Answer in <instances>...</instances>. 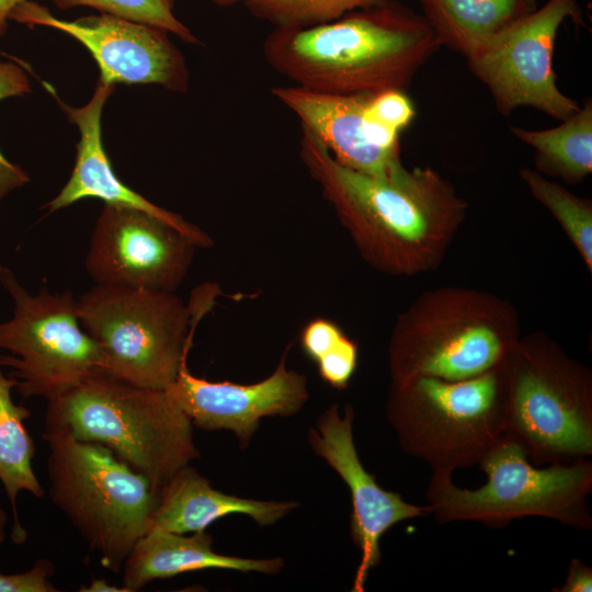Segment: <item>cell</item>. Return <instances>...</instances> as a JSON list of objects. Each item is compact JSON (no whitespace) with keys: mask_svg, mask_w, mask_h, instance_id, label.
I'll list each match as a JSON object with an SVG mask.
<instances>
[{"mask_svg":"<svg viewBox=\"0 0 592 592\" xmlns=\"http://www.w3.org/2000/svg\"><path fill=\"white\" fill-rule=\"evenodd\" d=\"M506 434L537 464L592 456L589 369L544 338L516 341L504 361Z\"/></svg>","mask_w":592,"mask_h":592,"instance_id":"obj_8","label":"cell"},{"mask_svg":"<svg viewBox=\"0 0 592 592\" xmlns=\"http://www.w3.org/2000/svg\"><path fill=\"white\" fill-rule=\"evenodd\" d=\"M297 506L295 501H263L223 493L187 465L161 488L151 526L180 534L200 532L232 513L247 514L259 525L267 526Z\"/></svg>","mask_w":592,"mask_h":592,"instance_id":"obj_19","label":"cell"},{"mask_svg":"<svg viewBox=\"0 0 592 592\" xmlns=\"http://www.w3.org/2000/svg\"><path fill=\"white\" fill-rule=\"evenodd\" d=\"M354 410L351 405L340 415L331 405L308 433L312 451L322 457L346 483L351 494V537L361 553L352 591L363 592L371 569L380 561V538L399 522L431 514L428 505L409 503L394 491L383 489L362 464L353 437Z\"/></svg>","mask_w":592,"mask_h":592,"instance_id":"obj_14","label":"cell"},{"mask_svg":"<svg viewBox=\"0 0 592 592\" xmlns=\"http://www.w3.org/2000/svg\"><path fill=\"white\" fill-rule=\"evenodd\" d=\"M46 417L106 446L159 491L200 455L191 420L164 389L96 375L48 401Z\"/></svg>","mask_w":592,"mask_h":592,"instance_id":"obj_5","label":"cell"},{"mask_svg":"<svg viewBox=\"0 0 592 592\" xmlns=\"http://www.w3.org/2000/svg\"><path fill=\"white\" fill-rule=\"evenodd\" d=\"M271 93L310 130L341 164L373 177L389 175L401 163L399 133L367 114L372 94H335L299 86Z\"/></svg>","mask_w":592,"mask_h":592,"instance_id":"obj_16","label":"cell"},{"mask_svg":"<svg viewBox=\"0 0 592 592\" xmlns=\"http://www.w3.org/2000/svg\"><path fill=\"white\" fill-rule=\"evenodd\" d=\"M0 282L14 303L13 316L0 323V366L10 367L23 397L50 401L84 380L105 375L96 343L83 330L70 292L46 288L30 294L14 274L0 266Z\"/></svg>","mask_w":592,"mask_h":592,"instance_id":"obj_10","label":"cell"},{"mask_svg":"<svg viewBox=\"0 0 592 592\" xmlns=\"http://www.w3.org/2000/svg\"><path fill=\"white\" fill-rule=\"evenodd\" d=\"M357 344L346 335L317 362L322 380L337 389L346 388L357 366Z\"/></svg>","mask_w":592,"mask_h":592,"instance_id":"obj_27","label":"cell"},{"mask_svg":"<svg viewBox=\"0 0 592 592\" xmlns=\"http://www.w3.org/2000/svg\"><path fill=\"white\" fill-rule=\"evenodd\" d=\"M44 439L53 502L100 554L101 565L118 572L151 527L160 491L106 446L77 440L53 418L46 417Z\"/></svg>","mask_w":592,"mask_h":592,"instance_id":"obj_3","label":"cell"},{"mask_svg":"<svg viewBox=\"0 0 592 592\" xmlns=\"http://www.w3.org/2000/svg\"><path fill=\"white\" fill-rule=\"evenodd\" d=\"M53 2L61 10L76 7L94 8L103 14L162 29L186 43H198L191 30L174 15V0H53Z\"/></svg>","mask_w":592,"mask_h":592,"instance_id":"obj_25","label":"cell"},{"mask_svg":"<svg viewBox=\"0 0 592 592\" xmlns=\"http://www.w3.org/2000/svg\"><path fill=\"white\" fill-rule=\"evenodd\" d=\"M79 591L82 592H129L126 588H118L111 585L105 579H93L90 585L81 587Z\"/></svg>","mask_w":592,"mask_h":592,"instance_id":"obj_33","label":"cell"},{"mask_svg":"<svg viewBox=\"0 0 592 592\" xmlns=\"http://www.w3.org/2000/svg\"><path fill=\"white\" fill-rule=\"evenodd\" d=\"M504 363L481 375L446 380H391L386 415L401 449L432 471L478 465L506 433Z\"/></svg>","mask_w":592,"mask_h":592,"instance_id":"obj_6","label":"cell"},{"mask_svg":"<svg viewBox=\"0 0 592 592\" xmlns=\"http://www.w3.org/2000/svg\"><path fill=\"white\" fill-rule=\"evenodd\" d=\"M196 248L163 219L104 204L84 266L96 285L174 293L190 271Z\"/></svg>","mask_w":592,"mask_h":592,"instance_id":"obj_12","label":"cell"},{"mask_svg":"<svg viewBox=\"0 0 592 592\" xmlns=\"http://www.w3.org/2000/svg\"><path fill=\"white\" fill-rule=\"evenodd\" d=\"M299 156L362 257L382 272L430 269L465 217V201L429 167L365 174L338 162L304 126Z\"/></svg>","mask_w":592,"mask_h":592,"instance_id":"obj_1","label":"cell"},{"mask_svg":"<svg viewBox=\"0 0 592 592\" xmlns=\"http://www.w3.org/2000/svg\"><path fill=\"white\" fill-rule=\"evenodd\" d=\"M345 337L341 328L326 318H315L300 332V346L305 355L317 362Z\"/></svg>","mask_w":592,"mask_h":592,"instance_id":"obj_29","label":"cell"},{"mask_svg":"<svg viewBox=\"0 0 592 592\" xmlns=\"http://www.w3.org/2000/svg\"><path fill=\"white\" fill-rule=\"evenodd\" d=\"M26 0H0V36L8 30V21L13 9Z\"/></svg>","mask_w":592,"mask_h":592,"instance_id":"obj_32","label":"cell"},{"mask_svg":"<svg viewBox=\"0 0 592 592\" xmlns=\"http://www.w3.org/2000/svg\"><path fill=\"white\" fill-rule=\"evenodd\" d=\"M478 465L487 482L477 489L456 486L452 473L432 471L426 498L437 523L474 521L501 528L513 520L542 516L579 531L592 528L590 459L537 468L505 433Z\"/></svg>","mask_w":592,"mask_h":592,"instance_id":"obj_7","label":"cell"},{"mask_svg":"<svg viewBox=\"0 0 592 592\" xmlns=\"http://www.w3.org/2000/svg\"><path fill=\"white\" fill-rule=\"evenodd\" d=\"M10 20L72 36L91 53L100 68L99 80L105 84L155 83L175 92L187 89L184 58L162 29L103 13L60 20L31 0L16 5Z\"/></svg>","mask_w":592,"mask_h":592,"instance_id":"obj_13","label":"cell"},{"mask_svg":"<svg viewBox=\"0 0 592 592\" xmlns=\"http://www.w3.org/2000/svg\"><path fill=\"white\" fill-rule=\"evenodd\" d=\"M217 289L201 286L186 305L170 292L95 285L77 299V314L99 348L105 375L164 389L189 356Z\"/></svg>","mask_w":592,"mask_h":592,"instance_id":"obj_4","label":"cell"},{"mask_svg":"<svg viewBox=\"0 0 592 592\" xmlns=\"http://www.w3.org/2000/svg\"><path fill=\"white\" fill-rule=\"evenodd\" d=\"M567 19L583 24L578 1L548 0L466 57L500 113L531 106L565 121L580 109L558 89L554 71L555 42Z\"/></svg>","mask_w":592,"mask_h":592,"instance_id":"obj_11","label":"cell"},{"mask_svg":"<svg viewBox=\"0 0 592 592\" xmlns=\"http://www.w3.org/2000/svg\"><path fill=\"white\" fill-rule=\"evenodd\" d=\"M441 45L468 57L536 9V0H418Z\"/></svg>","mask_w":592,"mask_h":592,"instance_id":"obj_20","label":"cell"},{"mask_svg":"<svg viewBox=\"0 0 592 592\" xmlns=\"http://www.w3.org/2000/svg\"><path fill=\"white\" fill-rule=\"evenodd\" d=\"M16 384V379L5 377L0 368V481L14 511L15 527L24 535L18 525L16 494L25 490L42 498L44 488L32 468L34 443L24 426V420L30 418L31 412L15 405L11 398V389Z\"/></svg>","mask_w":592,"mask_h":592,"instance_id":"obj_22","label":"cell"},{"mask_svg":"<svg viewBox=\"0 0 592 592\" xmlns=\"http://www.w3.org/2000/svg\"><path fill=\"white\" fill-rule=\"evenodd\" d=\"M554 592H591L592 568L582 560L572 558L565 583L553 589Z\"/></svg>","mask_w":592,"mask_h":592,"instance_id":"obj_31","label":"cell"},{"mask_svg":"<svg viewBox=\"0 0 592 592\" xmlns=\"http://www.w3.org/2000/svg\"><path fill=\"white\" fill-rule=\"evenodd\" d=\"M31 91L25 72L12 62H0V100ZM29 182L27 174L11 163L0 151V200L10 191Z\"/></svg>","mask_w":592,"mask_h":592,"instance_id":"obj_26","label":"cell"},{"mask_svg":"<svg viewBox=\"0 0 592 592\" xmlns=\"http://www.w3.org/2000/svg\"><path fill=\"white\" fill-rule=\"evenodd\" d=\"M46 88L58 100L69 119L79 127L81 136L77 144L72 173L58 195L47 203L49 213L83 198H99L105 204L132 207L163 219L187 236L197 248H208L213 244L209 235L198 226L151 203L125 185L115 174L102 144L101 128L102 110L105 101L112 94L114 86L105 84L99 80L91 100L82 107L66 105L56 96L49 86L46 84Z\"/></svg>","mask_w":592,"mask_h":592,"instance_id":"obj_17","label":"cell"},{"mask_svg":"<svg viewBox=\"0 0 592 592\" xmlns=\"http://www.w3.org/2000/svg\"><path fill=\"white\" fill-rule=\"evenodd\" d=\"M554 128L528 130L510 126L511 133L535 150L537 168L576 183L592 171V101L588 99Z\"/></svg>","mask_w":592,"mask_h":592,"instance_id":"obj_21","label":"cell"},{"mask_svg":"<svg viewBox=\"0 0 592 592\" xmlns=\"http://www.w3.org/2000/svg\"><path fill=\"white\" fill-rule=\"evenodd\" d=\"M521 177L532 194L558 219L589 271L592 270V207L561 185L546 180L532 169H523Z\"/></svg>","mask_w":592,"mask_h":592,"instance_id":"obj_24","label":"cell"},{"mask_svg":"<svg viewBox=\"0 0 592 592\" xmlns=\"http://www.w3.org/2000/svg\"><path fill=\"white\" fill-rule=\"evenodd\" d=\"M212 1L214 2L215 0H212Z\"/></svg>","mask_w":592,"mask_h":592,"instance_id":"obj_35","label":"cell"},{"mask_svg":"<svg viewBox=\"0 0 592 592\" xmlns=\"http://www.w3.org/2000/svg\"><path fill=\"white\" fill-rule=\"evenodd\" d=\"M289 348L270 376L249 385L196 377L186 356L164 390L192 424L207 431L229 430L244 448L261 418L296 414L308 400L306 375L286 366Z\"/></svg>","mask_w":592,"mask_h":592,"instance_id":"obj_15","label":"cell"},{"mask_svg":"<svg viewBox=\"0 0 592 592\" xmlns=\"http://www.w3.org/2000/svg\"><path fill=\"white\" fill-rule=\"evenodd\" d=\"M54 568L47 560H37L29 571L14 574L0 573V592H56L49 577Z\"/></svg>","mask_w":592,"mask_h":592,"instance_id":"obj_30","label":"cell"},{"mask_svg":"<svg viewBox=\"0 0 592 592\" xmlns=\"http://www.w3.org/2000/svg\"><path fill=\"white\" fill-rule=\"evenodd\" d=\"M213 537L205 531L184 535L151 526L134 545L123 569V587L129 592L156 579L204 569H229L241 572L276 573L281 558L249 559L225 556L212 549Z\"/></svg>","mask_w":592,"mask_h":592,"instance_id":"obj_18","label":"cell"},{"mask_svg":"<svg viewBox=\"0 0 592 592\" xmlns=\"http://www.w3.org/2000/svg\"><path fill=\"white\" fill-rule=\"evenodd\" d=\"M5 523H7V514L5 512L0 508V545L2 544L4 537H5Z\"/></svg>","mask_w":592,"mask_h":592,"instance_id":"obj_34","label":"cell"},{"mask_svg":"<svg viewBox=\"0 0 592 592\" xmlns=\"http://www.w3.org/2000/svg\"><path fill=\"white\" fill-rule=\"evenodd\" d=\"M367 114L379 125L400 133L413 119L414 107L403 91L389 90L372 95Z\"/></svg>","mask_w":592,"mask_h":592,"instance_id":"obj_28","label":"cell"},{"mask_svg":"<svg viewBox=\"0 0 592 592\" xmlns=\"http://www.w3.org/2000/svg\"><path fill=\"white\" fill-rule=\"evenodd\" d=\"M398 0H215L218 5L243 4L249 12L275 27H305Z\"/></svg>","mask_w":592,"mask_h":592,"instance_id":"obj_23","label":"cell"},{"mask_svg":"<svg viewBox=\"0 0 592 592\" xmlns=\"http://www.w3.org/2000/svg\"><path fill=\"white\" fill-rule=\"evenodd\" d=\"M516 341V328L498 303L465 292L433 295L397 321L390 377L468 379L502 365Z\"/></svg>","mask_w":592,"mask_h":592,"instance_id":"obj_9","label":"cell"},{"mask_svg":"<svg viewBox=\"0 0 592 592\" xmlns=\"http://www.w3.org/2000/svg\"><path fill=\"white\" fill-rule=\"evenodd\" d=\"M422 14L398 1L305 27H275L263 53L295 86L335 94L403 91L441 47Z\"/></svg>","mask_w":592,"mask_h":592,"instance_id":"obj_2","label":"cell"}]
</instances>
